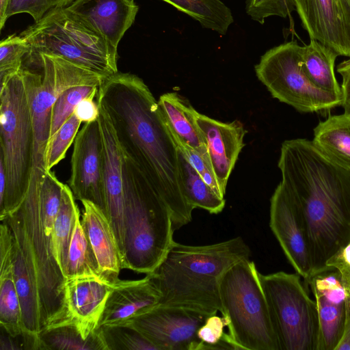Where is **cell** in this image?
<instances>
[{
    "label": "cell",
    "mask_w": 350,
    "mask_h": 350,
    "mask_svg": "<svg viewBox=\"0 0 350 350\" xmlns=\"http://www.w3.org/2000/svg\"><path fill=\"white\" fill-rule=\"evenodd\" d=\"M258 273L254 262L246 258L219 280L220 312L228 321V335L237 350H280Z\"/></svg>",
    "instance_id": "obj_7"
},
{
    "label": "cell",
    "mask_w": 350,
    "mask_h": 350,
    "mask_svg": "<svg viewBox=\"0 0 350 350\" xmlns=\"http://www.w3.org/2000/svg\"><path fill=\"white\" fill-rule=\"evenodd\" d=\"M317 306L319 338L318 350H336L346 323V293L340 276L327 271L308 282Z\"/></svg>",
    "instance_id": "obj_20"
},
{
    "label": "cell",
    "mask_w": 350,
    "mask_h": 350,
    "mask_svg": "<svg viewBox=\"0 0 350 350\" xmlns=\"http://www.w3.org/2000/svg\"><path fill=\"white\" fill-rule=\"evenodd\" d=\"M97 92L83 98L77 105L74 114L81 122H91L98 120L99 107L96 100H94Z\"/></svg>",
    "instance_id": "obj_41"
},
{
    "label": "cell",
    "mask_w": 350,
    "mask_h": 350,
    "mask_svg": "<svg viewBox=\"0 0 350 350\" xmlns=\"http://www.w3.org/2000/svg\"><path fill=\"white\" fill-rule=\"evenodd\" d=\"M36 62L42 74L23 66L31 93L33 145L27 197L37 198L47 171L46 152L50 138L52 106L66 89L79 85L97 86L100 77L96 72L59 56L36 53Z\"/></svg>",
    "instance_id": "obj_8"
},
{
    "label": "cell",
    "mask_w": 350,
    "mask_h": 350,
    "mask_svg": "<svg viewBox=\"0 0 350 350\" xmlns=\"http://www.w3.org/2000/svg\"><path fill=\"white\" fill-rule=\"evenodd\" d=\"M14 239L4 221L0 226V327L12 337H21L24 329L22 309L13 272Z\"/></svg>",
    "instance_id": "obj_23"
},
{
    "label": "cell",
    "mask_w": 350,
    "mask_h": 350,
    "mask_svg": "<svg viewBox=\"0 0 350 350\" xmlns=\"http://www.w3.org/2000/svg\"><path fill=\"white\" fill-rule=\"evenodd\" d=\"M200 23L203 28L226 34L234 22L230 9L221 0H161Z\"/></svg>",
    "instance_id": "obj_30"
},
{
    "label": "cell",
    "mask_w": 350,
    "mask_h": 350,
    "mask_svg": "<svg viewBox=\"0 0 350 350\" xmlns=\"http://www.w3.org/2000/svg\"><path fill=\"white\" fill-rule=\"evenodd\" d=\"M75 0H11L7 19L14 14L26 13L39 21L49 11L57 8H66Z\"/></svg>",
    "instance_id": "obj_37"
},
{
    "label": "cell",
    "mask_w": 350,
    "mask_h": 350,
    "mask_svg": "<svg viewBox=\"0 0 350 350\" xmlns=\"http://www.w3.org/2000/svg\"><path fill=\"white\" fill-rule=\"evenodd\" d=\"M178 161L183 182V192L193 208H202L211 214L221 213L226 200L217 195L202 178L178 148Z\"/></svg>",
    "instance_id": "obj_29"
},
{
    "label": "cell",
    "mask_w": 350,
    "mask_h": 350,
    "mask_svg": "<svg viewBox=\"0 0 350 350\" xmlns=\"http://www.w3.org/2000/svg\"><path fill=\"white\" fill-rule=\"evenodd\" d=\"M303 28L313 39L350 57V0H293Z\"/></svg>",
    "instance_id": "obj_15"
},
{
    "label": "cell",
    "mask_w": 350,
    "mask_h": 350,
    "mask_svg": "<svg viewBox=\"0 0 350 350\" xmlns=\"http://www.w3.org/2000/svg\"><path fill=\"white\" fill-rule=\"evenodd\" d=\"M337 72L341 76L350 72V57L338 64L337 66Z\"/></svg>",
    "instance_id": "obj_46"
},
{
    "label": "cell",
    "mask_w": 350,
    "mask_h": 350,
    "mask_svg": "<svg viewBox=\"0 0 350 350\" xmlns=\"http://www.w3.org/2000/svg\"><path fill=\"white\" fill-rule=\"evenodd\" d=\"M157 102L178 147L196 152L211 167L206 144L196 120L197 111L176 92L163 94Z\"/></svg>",
    "instance_id": "obj_24"
},
{
    "label": "cell",
    "mask_w": 350,
    "mask_h": 350,
    "mask_svg": "<svg viewBox=\"0 0 350 350\" xmlns=\"http://www.w3.org/2000/svg\"><path fill=\"white\" fill-rule=\"evenodd\" d=\"M123 269L153 271L174 243L170 210L136 165L123 154Z\"/></svg>",
    "instance_id": "obj_5"
},
{
    "label": "cell",
    "mask_w": 350,
    "mask_h": 350,
    "mask_svg": "<svg viewBox=\"0 0 350 350\" xmlns=\"http://www.w3.org/2000/svg\"><path fill=\"white\" fill-rule=\"evenodd\" d=\"M278 167L304 219L312 273L321 271L350 242V169L306 139L282 143Z\"/></svg>",
    "instance_id": "obj_2"
},
{
    "label": "cell",
    "mask_w": 350,
    "mask_h": 350,
    "mask_svg": "<svg viewBox=\"0 0 350 350\" xmlns=\"http://www.w3.org/2000/svg\"><path fill=\"white\" fill-rule=\"evenodd\" d=\"M81 221L97 259L101 276L116 284L122 268L120 250L105 213L96 204L83 200Z\"/></svg>",
    "instance_id": "obj_22"
},
{
    "label": "cell",
    "mask_w": 350,
    "mask_h": 350,
    "mask_svg": "<svg viewBox=\"0 0 350 350\" xmlns=\"http://www.w3.org/2000/svg\"><path fill=\"white\" fill-rule=\"evenodd\" d=\"M17 338L12 337L1 327L0 337V349L1 350H15L21 349L19 343L17 342Z\"/></svg>",
    "instance_id": "obj_43"
},
{
    "label": "cell",
    "mask_w": 350,
    "mask_h": 350,
    "mask_svg": "<svg viewBox=\"0 0 350 350\" xmlns=\"http://www.w3.org/2000/svg\"><path fill=\"white\" fill-rule=\"evenodd\" d=\"M96 100L108 113L123 154L169 207L174 231L189 224L193 209L183 192L178 148L148 87L135 75L117 72L104 78Z\"/></svg>",
    "instance_id": "obj_1"
},
{
    "label": "cell",
    "mask_w": 350,
    "mask_h": 350,
    "mask_svg": "<svg viewBox=\"0 0 350 350\" xmlns=\"http://www.w3.org/2000/svg\"><path fill=\"white\" fill-rule=\"evenodd\" d=\"M209 316L186 308L159 304L128 324L143 334L158 350H202L197 332Z\"/></svg>",
    "instance_id": "obj_12"
},
{
    "label": "cell",
    "mask_w": 350,
    "mask_h": 350,
    "mask_svg": "<svg viewBox=\"0 0 350 350\" xmlns=\"http://www.w3.org/2000/svg\"><path fill=\"white\" fill-rule=\"evenodd\" d=\"M39 350H107L100 329L85 338L78 327L63 323L44 328L38 334Z\"/></svg>",
    "instance_id": "obj_28"
},
{
    "label": "cell",
    "mask_w": 350,
    "mask_h": 350,
    "mask_svg": "<svg viewBox=\"0 0 350 350\" xmlns=\"http://www.w3.org/2000/svg\"><path fill=\"white\" fill-rule=\"evenodd\" d=\"M302 46L292 40L268 50L255 66L258 79L271 96L304 113L329 111L342 100L316 87L301 65Z\"/></svg>",
    "instance_id": "obj_11"
},
{
    "label": "cell",
    "mask_w": 350,
    "mask_h": 350,
    "mask_svg": "<svg viewBox=\"0 0 350 350\" xmlns=\"http://www.w3.org/2000/svg\"><path fill=\"white\" fill-rule=\"evenodd\" d=\"M79 216L73 193L69 186L64 184L59 208L53 224V244L55 260L65 278L69 247Z\"/></svg>",
    "instance_id": "obj_27"
},
{
    "label": "cell",
    "mask_w": 350,
    "mask_h": 350,
    "mask_svg": "<svg viewBox=\"0 0 350 350\" xmlns=\"http://www.w3.org/2000/svg\"><path fill=\"white\" fill-rule=\"evenodd\" d=\"M228 321L224 317L214 314L208 317L200 327L197 335L202 344V350L217 349V345L224 335V327Z\"/></svg>",
    "instance_id": "obj_38"
},
{
    "label": "cell",
    "mask_w": 350,
    "mask_h": 350,
    "mask_svg": "<svg viewBox=\"0 0 350 350\" xmlns=\"http://www.w3.org/2000/svg\"><path fill=\"white\" fill-rule=\"evenodd\" d=\"M183 152L190 164L200 174L203 180L219 196H221L219 188L209 165L196 152L178 148Z\"/></svg>",
    "instance_id": "obj_40"
},
{
    "label": "cell",
    "mask_w": 350,
    "mask_h": 350,
    "mask_svg": "<svg viewBox=\"0 0 350 350\" xmlns=\"http://www.w3.org/2000/svg\"><path fill=\"white\" fill-rule=\"evenodd\" d=\"M313 143L327 156L350 169V115L329 116L314 129Z\"/></svg>",
    "instance_id": "obj_26"
},
{
    "label": "cell",
    "mask_w": 350,
    "mask_h": 350,
    "mask_svg": "<svg viewBox=\"0 0 350 350\" xmlns=\"http://www.w3.org/2000/svg\"><path fill=\"white\" fill-rule=\"evenodd\" d=\"M98 90V86L79 85L69 88L58 96L51 109L50 138L74 113L79 103Z\"/></svg>",
    "instance_id": "obj_33"
},
{
    "label": "cell",
    "mask_w": 350,
    "mask_h": 350,
    "mask_svg": "<svg viewBox=\"0 0 350 350\" xmlns=\"http://www.w3.org/2000/svg\"><path fill=\"white\" fill-rule=\"evenodd\" d=\"M338 56L334 50L316 40L310 39L308 44L302 46L301 65L310 81L318 88L342 98L341 87L334 72Z\"/></svg>",
    "instance_id": "obj_25"
},
{
    "label": "cell",
    "mask_w": 350,
    "mask_h": 350,
    "mask_svg": "<svg viewBox=\"0 0 350 350\" xmlns=\"http://www.w3.org/2000/svg\"><path fill=\"white\" fill-rule=\"evenodd\" d=\"M98 121L103 143L107 217L114 231L123 265L124 242L123 152L108 113L102 106L98 105Z\"/></svg>",
    "instance_id": "obj_18"
},
{
    "label": "cell",
    "mask_w": 350,
    "mask_h": 350,
    "mask_svg": "<svg viewBox=\"0 0 350 350\" xmlns=\"http://www.w3.org/2000/svg\"><path fill=\"white\" fill-rule=\"evenodd\" d=\"M99 329L107 350H158L130 324L103 325Z\"/></svg>",
    "instance_id": "obj_32"
},
{
    "label": "cell",
    "mask_w": 350,
    "mask_h": 350,
    "mask_svg": "<svg viewBox=\"0 0 350 350\" xmlns=\"http://www.w3.org/2000/svg\"><path fill=\"white\" fill-rule=\"evenodd\" d=\"M344 112L350 115V103L343 105Z\"/></svg>",
    "instance_id": "obj_47"
},
{
    "label": "cell",
    "mask_w": 350,
    "mask_h": 350,
    "mask_svg": "<svg viewBox=\"0 0 350 350\" xmlns=\"http://www.w3.org/2000/svg\"><path fill=\"white\" fill-rule=\"evenodd\" d=\"M76 275L102 277L97 259L80 216L77 219L69 247L66 278Z\"/></svg>",
    "instance_id": "obj_31"
},
{
    "label": "cell",
    "mask_w": 350,
    "mask_h": 350,
    "mask_svg": "<svg viewBox=\"0 0 350 350\" xmlns=\"http://www.w3.org/2000/svg\"><path fill=\"white\" fill-rule=\"evenodd\" d=\"M68 183L75 200L92 202L107 215L103 143L98 120L85 123L77 133Z\"/></svg>",
    "instance_id": "obj_13"
},
{
    "label": "cell",
    "mask_w": 350,
    "mask_h": 350,
    "mask_svg": "<svg viewBox=\"0 0 350 350\" xmlns=\"http://www.w3.org/2000/svg\"><path fill=\"white\" fill-rule=\"evenodd\" d=\"M196 120L206 144L212 172L224 197L228 178L245 146L247 131L238 120L222 122L198 111Z\"/></svg>",
    "instance_id": "obj_19"
},
{
    "label": "cell",
    "mask_w": 350,
    "mask_h": 350,
    "mask_svg": "<svg viewBox=\"0 0 350 350\" xmlns=\"http://www.w3.org/2000/svg\"><path fill=\"white\" fill-rule=\"evenodd\" d=\"M63 186L53 172H46L38 199H25L17 211L2 220L9 226L36 276L43 329L57 323L64 316L65 277L55 260L53 244V224Z\"/></svg>",
    "instance_id": "obj_4"
},
{
    "label": "cell",
    "mask_w": 350,
    "mask_h": 350,
    "mask_svg": "<svg viewBox=\"0 0 350 350\" xmlns=\"http://www.w3.org/2000/svg\"><path fill=\"white\" fill-rule=\"evenodd\" d=\"M342 106L350 103V72L342 75Z\"/></svg>",
    "instance_id": "obj_44"
},
{
    "label": "cell",
    "mask_w": 350,
    "mask_h": 350,
    "mask_svg": "<svg viewBox=\"0 0 350 350\" xmlns=\"http://www.w3.org/2000/svg\"><path fill=\"white\" fill-rule=\"evenodd\" d=\"M336 350H350V301H346V323L345 332Z\"/></svg>",
    "instance_id": "obj_42"
},
{
    "label": "cell",
    "mask_w": 350,
    "mask_h": 350,
    "mask_svg": "<svg viewBox=\"0 0 350 350\" xmlns=\"http://www.w3.org/2000/svg\"><path fill=\"white\" fill-rule=\"evenodd\" d=\"M66 8L105 40L118 60V45L138 12L134 0H75Z\"/></svg>",
    "instance_id": "obj_17"
},
{
    "label": "cell",
    "mask_w": 350,
    "mask_h": 350,
    "mask_svg": "<svg viewBox=\"0 0 350 350\" xmlns=\"http://www.w3.org/2000/svg\"><path fill=\"white\" fill-rule=\"evenodd\" d=\"M251 254L241 237L204 245L174 241L161 263L148 275L160 294L159 304L212 315L221 310V277Z\"/></svg>",
    "instance_id": "obj_3"
},
{
    "label": "cell",
    "mask_w": 350,
    "mask_h": 350,
    "mask_svg": "<svg viewBox=\"0 0 350 350\" xmlns=\"http://www.w3.org/2000/svg\"><path fill=\"white\" fill-rule=\"evenodd\" d=\"M19 35L28 43L29 53L59 56L104 77L118 72L105 40L67 8L49 11Z\"/></svg>",
    "instance_id": "obj_9"
},
{
    "label": "cell",
    "mask_w": 350,
    "mask_h": 350,
    "mask_svg": "<svg viewBox=\"0 0 350 350\" xmlns=\"http://www.w3.org/2000/svg\"><path fill=\"white\" fill-rule=\"evenodd\" d=\"M81 122L73 113L49 141L46 152L47 171L66 157V152L75 141Z\"/></svg>",
    "instance_id": "obj_34"
},
{
    "label": "cell",
    "mask_w": 350,
    "mask_h": 350,
    "mask_svg": "<svg viewBox=\"0 0 350 350\" xmlns=\"http://www.w3.org/2000/svg\"><path fill=\"white\" fill-rule=\"evenodd\" d=\"M11 0H0V30H1L7 19V12Z\"/></svg>",
    "instance_id": "obj_45"
},
{
    "label": "cell",
    "mask_w": 350,
    "mask_h": 350,
    "mask_svg": "<svg viewBox=\"0 0 350 350\" xmlns=\"http://www.w3.org/2000/svg\"><path fill=\"white\" fill-rule=\"evenodd\" d=\"M245 10L252 19L263 24L269 16L291 17L295 8L293 0H247Z\"/></svg>",
    "instance_id": "obj_36"
},
{
    "label": "cell",
    "mask_w": 350,
    "mask_h": 350,
    "mask_svg": "<svg viewBox=\"0 0 350 350\" xmlns=\"http://www.w3.org/2000/svg\"><path fill=\"white\" fill-rule=\"evenodd\" d=\"M327 267L338 270L346 293V301H350V242L339 250L327 262Z\"/></svg>",
    "instance_id": "obj_39"
},
{
    "label": "cell",
    "mask_w": 350,
    "mask_h": 350,
    "mask_svg": "<svg viewBox=\"0 0 350 350\" xmlns=\"http://www.w3.org/2000/svg\"><path fill=\"white\" fill-rule=\"evenodd\" d=\"M115 285L94 275L65 278L64 316L56 324L73 323L85 338L90 337L99 328L106 302Z\"/></svg>",
    "instance_id": "obj_16"
},
{
    "label": "cell",
    "mask_w": 350,
    "mask_h": 350,
    "mask_svg": "<svg viewBox=\"0 0 350 350\" xmlns=\"http://www.w3.org/2000/svg\"><path fill=\"white\" fill-rule=\"evenodd\" d=\"M0 157L6 178L0 220L22 206L29 186L33 134L31 93L24 68L0 80Z\"/></svg>",
    "instance_id": "obj_6"
},
{
    "label": "cell",
    "mask_w": 350,
    "mask_h": 350,
    "mask_svg": "<svg viewBox=\"0 0 350 350\" xmlns=\"http://www.w3.org/2000/svg\"><path fill=\"white\" fill-rule=\"evenodd\" d=\"M29 51L27 41L20 35H10L0 42V80L19 71Z\"/></svg>",
    "instance_id": "obj_35"
},
{
    "label": "cell",
    "mask_w": 350,
    "mask_h": 350,
    "mask_svg": "<svg viewBox=\"0 0 350 350\" xmlns=\"http://www.w3.org/2000/svg\"><path fill=\"white\" fill-rule=\"evenodd\" d=\"M159 301L160 294L148 274L139 280H120L107 299L99 327L128 324Z\"/></svg>",
    "instance_id": "obj_21"
},
{
    "label": "cell",
    "mask_w": 350,
    "mask_h": 350,
    "mask_svg": "<svg viewBox=\"0 0 350 350\" xmlns=\"http://www.w3.org/2000/svg\"><path fill=\"white\" fill-rule=\"evenodd\" d=\"M269 227L296 273L307 280L312 267L304 219L295 200L281 182L270 200Z\"/></svg>",
    "instance_id": "obj_14"
},
{
    "label": "cell",
    "mask_w": 350,
    "mask_h": 350,
    "mask_svg": "<svg viewBox=\"0 0 350 350\" xmlns=\"http://www.w3.org/2000/svg\"><path fill=\"white\" fill-rule=\"evenodd\" d=\"M280 350H318L317 306L297 273H258Z\"/></svg>",
    "instance_id": "obj_10"
}]
</instances>
